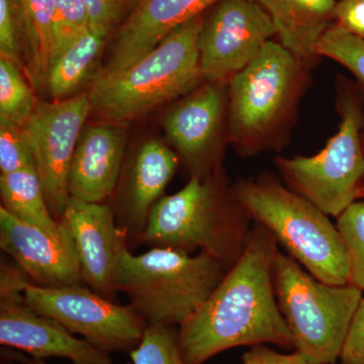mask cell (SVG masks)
Here are the masks:
<instances>
[{
  "instance_id": "1",
  "label": "cell",
  "mask_w": 364,
  "mask_h": 364,
  "mask_svg": "<svg viewBox=\"0 0 364 364\" xmlns=\"http://www.w3.org/2000/svg\"><path fill=\"white\" fill-rule=\"evenodd\" d=\"M279 250L273 235L254 222L239 259L205 304L179 326L184 363L203 364L237 346L269 343L294 347L273 287V262Z\"/></svg>"
},
{
  "instance_id": "2",
  "label": "cell",
  "mask_w": 364,
  "mask_h": 364,
  "mask_svg": "<svg viewBox=\"0 0 364 364\" xmlns=\"http://www.w3.org/2000/svg\"><path fill=\"white\" fill-rule=\"evenodd\" d=\"M308 65L272 40L230 79L228 132L239 155L256 156L286 145L309 80Z\"/></svg>"
},
{
  "instance_id": "3",
  "label": "cell",
  "mask_w": 364,
  "mask_h": 364,
  "mask_svg": "<svg viewBox=\"0 0 364 364\" xmlns=\"http://www.w3.org/2000/svg\"><path fill=\"white\" fill-rule=\"evenodd\" d=\"M254 222L234 186L214 172L191 176L151 210L144 239L155 247L188 253L198 249L232 267L247 246Z\"/></svg>"
},
{
  "instance_id": "4",
  "label": "cell",
  "mask_w": 364,
  "mask_h": 364,
  "mask_svg": "<svg viewBox=\"0 0 364 364\" xmlns=\"http://www.w3.org/2000/svg\"><path fill=\"white\" fill-rule=\"evenodd\" d=\"M203 23L196 16L124 70L93 79L91 112L107 124L124 123L198 88Z\"/></svg>"
},
{
  "instance_id": "5",
  "label": "cell",
  "mask_w": 364,
  "mask_h": 364,
  "mask_svg": "<svg viewBox=\"0 0 364 364\" xmlns=\"http://www.w3.org/2000/svg\"><path fill=\"white\" fill-rule=\"evenodd\" d=\"M233 186L253 222L267 228L306 272L326 284H349L348 256L329 215L272 174Z\"/></svg>"
},
{
  "instance_id": "6",
  "label": "cell",
  "mask_w": 364,
  "mask_h": 364,
  "mask_svg": "<svg viewBox=\"0 0 364 364\" xmlns=\"http://www.w3.org/2000/svg\"><path fill=\"white\" fill-rule=\"evenodd\" d=\"M229 268L210 254L154 247L141 255L124 251L114 289L124 291L148 325L183 324L205 304Z\"/></svg>"
},
{
  "instance_id": "7",
  "label": "cell",
  "mask_w": 364,
  "mask_h": 364,
  "mask_svg": "<svg viewBox=\"0 0 364 364\" xmlns=\"http://www.w3.org/2000/svg\"><path fill=\"white\" fill-rule=\"evenodd\" d=\"M275 296L296 352L318 364H336L363 293L351 284L321 282L286 253L273 262Z\"/></svg>"
},
{
  "instance_id": "8",
  "label": "cell",
  "mask_w": 364,
  "mask_h": 364,
  "mask_svg": "<svg viewBox=\"0 0 364 364\" xmlns=\"http://www.w3.org/2000/svg\"><path fill=\"white\" fill-rule=\"evenodd\" d=\"M336 105L341 123L324 149L311 157L275 158L287 186L334 218L358 200L364 181V91L340 79Z\"/></svg>"
},
{
  "instance_id": "9",
  "label": "cell",
  "mask_w": 364,
  "mask_h": 364,
  "mask_svg": "<svg viewBox=\"0 0 364 364\" xmlns=\"http://www.w3.org/2000/svg\"><path fill=\"white\" fill-rule=\"evenodd\" d=\"M23 294L35 312L109 353L134 350L148 325L133 306L117 305L83 284L44 287L28 282Z\"/></svg>"
},
{
  "instance_id": "10",
  "label": "cell",
  "mask_w": 364,
  "mask_h": 364,
  "mask_svg": "<svg viewBox=\"0 0 364 364\" xmlns=\"http://www.w3.org/2000/svg\"><path fill=\"white\" fill-rule=\"evenodd\" d=\"M90 114V95L80 93L54 102H38L23 127L46 202L53 215L61 219L70 198L68 176L72 159Z\"/></svg>"
},
{
  "instance_id": "11",
  "label": "cell",
  "mask_w": 364,
  "mask_h": 364,
  "mask_svg": "<svg viewBox=\"0 0 364 364\" xmlns=\"http://www.w3.org/2000/svg\"><path fill=\"white\" fill-rule=\"evenodd\" d=\"M213 7L200 36V71L208 82H229L277 33L253 0H220Z\"/></svg>"
},
{
  "instance_id": "12",
  "label": "cell",
  "mask_w": 364,
  "mask_h": 364,
  "mask_svg": "<svg viewBox=\"0 0 364 364\" xmlns=\"http://www.w3.org/2000/svg\"><path fill=\"white\" fill-rule=\"evenodd\" d=\"M0 247L36 286L63 287L85 284L75 245L66 226L62 233L53 234L21 221L1 207Z\"/></svg>"
},
{
  "instance_id": "13",
  "label": "cell",
  "mask_w": 364,
  "mask_h": 364,
  "mask_svg": "<svg viewBox=\"0 0 364 364\" xmlns=\"http://www.w3.org/2000/svg\"><path fill=\"white\" fill-rule=\"evenodd\" d=\"M61 221L70 232L85 284L107 298L114 289V274L126 250L114 212L102 203L69 198Z\"/></svg>"
},
{
  "instance_id": "14",
  "label": "cell",
  "mask_w": 364,
  "mask_h": 364,
  "mask_svg": "<svg viewBox=\"0 0 364 364\" xmlns=\"http://www.w3.org/2000/svg\"><path fill=\"white\" fill-rule=\"evenodd\" d=\"M227 82H208L191 91L188 97L165 117L170 142L181 153L193 176L210 173L229 105Z\"/></svg>"
},
{
  "instance_id": "15",
  "label": "cell",
  "mask_w": 364,
  "mask_h": 364,
  "mask_svg": "<svg viewBox=\"0 0 364 364\" xmlns=\"http://www.w3.org/2000/svg\"><path fill=\"white\" fill-rule=\"evenodd\" d=\"M0 344L32 358H65L72 364H112L109 352L77 338L57 321L35 312L23 298L0 301Z\"/></svg>"
},
{
  "instance_id": "16",
  "label": "cell",
  "mask_w": 364,
  "mask_h": 364,
  "mask_svg": "<svg viewBox=\"0 0 364 364\" xmlns=\"http://www.w3.org/2000/svg\"><path fill=\"white\" fill-rule=\"evenodd\" d=\"M220 0H134L117 28L111 54L95 79L124 70L159 45L178 26L202 16Z\"/></svg>"
},
{
  "instance_id": "17",
  "label": "cell",
  "mask_w": 364,
  "mask_h": 364,
  "mask_svg": "<svg viewBox=\"0 0 364 364\" xmlns=\"http://www.w3.org/2000/svg\"><path fill=\"white\" fill-rule=\"evenodd\" d=\"M126 140L117 124L105 123L83 129L69 170L70 198L102 203L112 195L121 173Z\"/></svg>"
},
{
  "instance_id": "18",
  "label": "cell",
  "mask_w": 364,
  "mask_h": 364,
  "mask_svg": "<svg viewBox=\"0 0 364 364\" xmlns=\"http://www.w3.org/2000/svg\"><path fill=\"white\" fill-rule=\"evenodd\" d=\"M274 26L279 43L298 58L313 64L316 47L335 21L336 0H253Z\"/></svg>"
},
{
  "instance_id": "19",
  "label": "cell",
  "mask_w": 364,
  "mask_h": 364,
  "mask_svg": "<svg viewBox=\"0 0 364 364\" xmlns=\"http://www.w3.org/2000/svg\"><path fill=\"white\" fill-rule=\"evenodd\" d=\"M178 158L161 141L144 143L132 166L128 193L129 220L145 229L155 203L176 173Z\"/></svg>"
},
{
  "instance_id": "20",
  "label": "cell",
  "mask_w": 364,
  "mask_h": 364,
  "mask_svg": "<svg viewBox=\"0 0 364 364\" xmlns=\"http://www.w3.org/2000/svg\"><path fill=\"white\" fill-rule=\"evenodd\" d=\"M2 207L21 221L42 228L53 234L65 229L62 221H56L46 202L42 182L35 166L0 176Z\"/></svg>"
},
{
  "instance_id": "21",
  "label": "cell",
  "mask_w": 364,
  "mask_h": 364,
  "mask_svg": "<svg viewBox=\"0 0 364 364\" xmlns=\"http://www.w3.org/2000/svg\"><path fill=\"white\" fill-rule=\"evenodd\" d=\"M107 37L90 28L53 62L46 82L54 100H65L85 80L104 49Z\"/></svg>"
},
{
  "instance_id": "22",
  "label": "cell",
  "mask_w": 364,
  "mask_h": 364,
  "mask_svg": "<svg viewBox=\"0 0 364 364\" xmlns=\"http://www.w3.org/2000/svg\"><path fill=\"white\" fill-rule=\"evenodd\" d=\"M26 20V55L31 77L47 80L54 47L55 0H23Z\"/></svg>"
},
{
  "instance_id": "23",
  "label": "cell",
  "mask_w": 364,
  "mask_h": 364,
  "mask_svg": "<svg viewBox=\"0 0 364 364\" xmlns=\"http://www.w3.org/2000/svg\"><path fill=\"white\" fill-rule=\"evenodd\" d=\"M32 88L18 65L0 57V117L23 128L35 112Z\"/></svg>"
},
{
  "instance_id": "24",
  "label": "cell",
  "mask_w": 364,
  "mask_h": 364,
  "mask_svg": "<svg viewBox=\"0 0 364 364\" xmlns=\"http://www.w3.org/2000/svg\"><path fill=\"white\" fill-rule=\"evenodd\" d=\"M316 52L318 57L331 59L350 71L364 91L363 40L335 23L318 40Z\"/></svg>"
},
{
  "instance_id": "25",
  "label": "cell",
  "mask_w": 364,
  "mask_h": 364,
  "mask_svg": "<svg viewBox=\"0 0 364 364\" xmlns=\"http://www.w3.org/2000/svg\"><path fill=\"white\" fill-rule=\"evenodd\" d=\"M337 229L348 256L349 284L364 293V200H356L337 218Z\"/></svg>"
},
{
  "instance_id": "26",
  "label": "cell",
  "mask_w": 364,
  "mask_h": 364,
  "mask_svg": "<svg viewBox=\"0 0 364 364\" xmlns=\"http://www.w3.org/2000/svg\"><path fill=\"white\" fill-rule=\"evenodd\" d=\"M132 364H186L172 326L147 325L140 343L130 352Z\"/></svg>"
},
{
  "instance_id": "27",
  "label": "cell",
  "mask_w": 364,
  "mask_h": 364,
  "mask_svg": "<svg viewBox=\"0 0 364 364\" xmlns=\"http://www.w3.org/2000/svg\"><path fill=\"white\" fill-rule=\"evenodd\" d=\"M90 28V18L83 0H55L51 65L79 36Z\"/></svg>"
},
{
  "instance_id": "28",
  "label": "cell",
  "mask_w": 364,
  "mask_h": 364,
  "mask_svg": "<svg viewBox=\"0 0 364 364\" xmlns=\"http://www.w3.org/2000/svg\"><path fill=\"white\" fill-rule=\"evenodd\" d=\"M23 51H26L23 0H0V54L20 66Z\"/></svg>"
},
{
  "instance_id": "29",
  "label": "cell",
  "mask_w": 364,
  "mask_h": 364,
  "mask_svg": "<svg viewBox=\"0 0 364 364\" xmlns=\"http://www.w3.org/2000/svg\"><path fill=\"white\" fill-rule=\"evenodd\" d=\"M28 166H35V162L23 128L0 117L1 174L11 173Z\"/></svg>"
},
{
  "instance_id": "30",
  "label": "cell",
  "mask_w": 364,
  "mask_h": 364,
  "mask_svg": "<svg viewBox=\"0 0 364 364\" xmlns=\"http://www.w3.org/2000/svg\"><path fill=\"white\" fill-rule=\"evenodd\" d=\"M87 9L91 30L109 35L117 26L127 6L134 0H83Z\"/></svg>"
},
{
  "instance_id": "31",
  "label": "cell",
  "mask_w": 364,
  "mask_h": 364,
  "mask_svg": "<svg viewBox=\"0 0 364 364\" xmlns=\"http://www.w3.org/2000/svg\"><path fill=\"white\" fill-rule=\"evenodd\" d=\"M339 358L341 364H364V296L349 327Z\"/></svg>"
},
{
  "instance_id": "32",
  "label": "cell",
  "mask_w": 364,
  "mask_h": 364,
  "mask_svg": "<svg viewBox=\"0 0 364 364\" xmlns=\"http://www.w3.org/2000/svg\"><path fill=\"white\" fill-rule=\"evenodd\" d=\"M334 16L336 23L364 41V0H338Z\"/></svg>"
},
{
  "instance_id": "33",
  "label": "cell",
  "mask_w": 364,
  "mask_h": 364,
  "mask_svg": "<svg viewBox=\"0 0 364 364\" xmlns=\"http://www.w3.org/2000/svg\"><path fill=\"white\" fill-rule=\"evenodd\" d=\"M242 364H318L308 360L294 351L291 354L279 353L268 348L264 344L251 346L250 350L244 353Z\"/></svg>"
},
{
  "instance_id": "34",
  "label": "cell",
  "mask_w": 364,
  "mask_h": 364,
  "mask_svg": "<svg viewBox=\"0 0 364 364\" xmlns=\"http://www.w3.org/2000/svg\"><path fill=\"white\" fill-rule=\"evenodd\" d=\"M1 364H28L18 358L16 351H2Z\"/></svg>"
},
{
  "instance_id": "35",
  "label": "cell",
  "mask_w": 364,
  "mask_h": 364,
  "mask_svg": "<svg viewBox=\"0 0 364 364\" xmlns=\"http://www.w3.org/2000/svg\"><path fill=\"white\" fill-rule=\"evenodd\" d=\"M16 354H18V358L21 359V360L25 361L26 363L28 364H47L45 363V360H43V359H35V358H26V356L21 355L18 352H16ZM124 364H132V363H124Z\"/></svg>"
},
{
  "instance_id": "36",
  "label": "cell",
  "mask_w": 364,
  "mask_h": 364,
  "mask_svg": "<svg viewBox=\"0 0 364 364\" xmlns=\"http://www.w3.org/2000/svg\"><path fill=\"white\" fill-rule=\"evenodd\" d=\"M361 141H363V147L364 151V129L363 132V136H361ZM358 200H364V181L360 189H359Z\"/></svg>"
}]
</instances>
